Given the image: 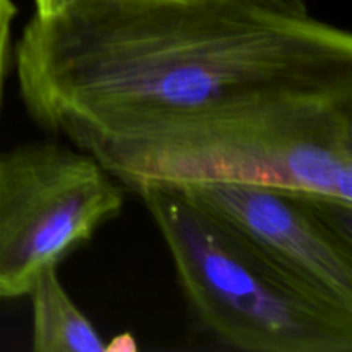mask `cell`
Segmentation results:
<instances>
[{"label":"cell","instance_id":"obj_1","mask_svg":"<svg viewBox=\"0 0 352 352\" xmlns=\"http://www.w3.org/2000/svg\"><path fill=\"white\" fill-rule=\"evenodd\" d=\"M34 124L71 144L222 100L352 76V34L256 0L89 2L14 45Z\"/></svg>","mask_w":352,"mask_h":352},{"label":"cell","instance_id":"obj_5","mask_svg":"<svg viewBox=\"0 0 352 352\" xmlns=\"http://www.w3.org/2000/svg\"><path fill=\"white\" fill-rule=\"evenodd\" d=\"M175 186L337 305L352 309V203L272 184Z\"/></svg>","mask_w":352,"mask_h":352},{"label":"cell","instance_id":"obj_9","mask_svg":"<svg viewBox=\"0 0 352 352\" xmlns=\"http://www.w3.org/2000/svg\"><path fill=\"white\" fill-rule=\"evenodd\" d=\"M270 9L280 10V12L294 14V16H306L309 14L308 0H256Z\"/></svg>","mask_w":352,"mask_h":352},{"label":"cell","instance_id":"obj_3","mask_svg":"<svg viewBox=\"0 0 352 352\" xmlns=\"http://www.w3.org/2000/svg\"><path fill=\"white\" fill-rule=\"evenodd\" d=\"M153 219L196 322L246 352H352V309L313 287L179 186L134 189Z\"/></svg>","mask_w":352,"mask_h":352},{"label":"cell","instance_id":"obj_4","mask_svg":"<svg viewBox=\"0 0 352 352\" xmlns=\"http://www.w3.org/2000/svg\"><path fill=\"white\" fill-rule=\"evenodd\" d=\"M126 188L89 151L34 140L0 151V299H19L116 219Z\"/></svg>","mask_w":352,"mask_h":352},{"label":"cell","instance_id":"obj_7","mask_svg":"<svg viewBox=\"0 0 352 352\" xmlns=\"http://www.w3.org/2000/svg\"><path fill=\"white\" fill-rule=\"evenodd\" d=\"M16 16L17 6L14 0H0V107H2L6 79L14 57L12 24Z\"/></svg>","mask_w":352,"mask_h":352},{"label":"cell","instance_id":"obj_8","mask_svg":"<svg viewBox=\"0 0 352 352\" xmlns=\"http://www.w3.org/2000/svg\"><path fill=\"white\" fill-rule=\"evenodd\" d=\"M89 2H165V0H33L34 16L48 17L62 12L72 6Z\"/></svg>","mask_w":352,"mask_h":352},{"label":"cell","instance_id":"obj_2","mask_svg":"<svg viewBox=\"0 0 352 352\" xmlns=\"http://www.w3.org/2000/svg\"><path fill=\"white\" fill-rule=\"evenodd\" d=\"M126 188L248 182L352 203V76L222 100L76 144Z\"/></svg>","mask_w":352,"mask_h":352},{"label":"cell","instance_id":"obj_6","mask_svg":"<svg viewBox=\"0 0 352 352\" xmlns=\"http://www.w3.org/2000/svg\"><path fill=\"white\" fill-rule=\"evenodd\" d=\"M26 296L31 301V349L34 352L109 351V344L65 291L57 265L45 267Z\"/></svg>","mask_w":352,"mask_h":352}]
</instances>
